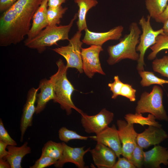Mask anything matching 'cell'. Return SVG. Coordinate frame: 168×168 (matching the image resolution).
<instances>
[{"label":"cell","mask_w":168,"mask_h":168,"mask_svg":"<svg viewBox=\"0 0 168 168\" xmlns=\"http://www.w3.org/2000/svg\"><path fill=\"white\" fill-rule=\"evenodd\" d=\"M43 0H18L0 17V46L16 45L27 35L33 16Z\"/></svg>","instance_id":"obj_1"},{"label":"cell","mask_w":168,"mask_h":168,"mask_svg":"<svg viewBox=\"0 0 168 168\" xmlns=\"http://www.w3.org/2000/svg\"><path fill=\"white\" fill-rule=\"evenodd\" d=\"M56 64L57 71L49 77L55 94L53 102L59 104L61 108L65 111L67 115L71 114L72 109L82 114L84 112L74 105L72 100V95L75 89L67 78L68 68L61 59L56 62Z\"/></svg>","instance_id":"obj_2"},{"label":"cell","mask_w":168,"mask_h":168,"mask_svg":"<svg viewBox=\"0 0 168 168\" xmlns=\"http://www.w3.org/2000/svg\"><path fill=\"white\" fill-rule=\"evenodd\" d=\"M129 30L128 34L121 38L119 43L108 46L109 57L107 61L109 65H114L126 59L138 60L139 54L137 52L136 47L139 42L142 31L136 22L130 24Z\"/></svg>","instance_id":"obj_3"},{"label":"cell","mask_w":168,"mask_h":168,"mask_svg":"<svg viewBox=\"0 0 168 168\" xmlns=\"http://www.w3.org/2000/svg\"><path fill=\"white\" fill-rule=\"evenodd\" d=\"M77 17L76 13L69 23L66 25L48 26L38 35L32 39L24 41L25 46L36 49L40 54L43 52L47 47L57 45L61 40H69V33L74 21Z\"/></svg>","instance_id":"obj_4"},{"label":"cell","mask_w":168,"mask_h":168,"mask_svg":"<svg viewBox=\"0 0 168 168\" xmlns=\"http://www.w3.org/2000/svg\"><path fill=\"white\" fill-rule=\"evenodd\" d=\"M163 92L161 88L154 85L150 92H142L135 108L136 112L148 113L153 114L156 119L168 121V116L163 104Z\"/></svg>","instance_id":"obj_5"},{"label":"cell","mask_w":168,"mask_h":168,"mask_svg":"<svg viewBox=\"0 0 168 168\" xmlns=\"http://www.w3.org/2000/svg\"><path fill=\"white\" fill-rule=\"evenodd\" d=\"M151 18L149 15L147 16V19L143 16L138 22L142 30V33L136 47L137 51L139 52L136 67L138 71L144 70V56L147 49L156 43V38L159 35L165 34L162 28L157 30L153 29L151 24Z\"/></svg>","instance_id":"obj_6"},{"label":"cell","mask_w":168,"mask_h":168,"mask_svg":"<svg viewBox=\"0 0 168 168\" xmlns=\"http://www.w3.org/2000/svg\"><path fill=\"white\" fill-rule=\"evenodd\" d=\"M81 32L77 31L68 40V45L61 46L52 50L63 57L66 61V66L76 68L79 72H83L81 55L82 45L83 43L81 40Z\"/></svg>","instance_id":"obj_7"},{"label":"cell","mask_w":168,"mask_h":168,"mask_svg":"<svg viewBox=\"0 0 168 168\" xmlns=\"http://www.w3.org/2000/svg\"><path fill=\"white\" fill-rule=\"evenodd\" d=\"M81 115V122L85 131L87 133L98 134L108 126L114 118V113L105 108L98 114L89 115L83 113Z\"/></svg>","instance_id":"obj_8"},{"label":"cell","mask_w":168,"mask_h":168,"mask_svg":"<svg viewBox=\"0 0 168 168\" xmlns=\"http://www.w3.org/2000/svg\"><path fill=\"white\" fill-rule=\"evenodd\" d=\"M103 50L102 46L95 45L82 48V69L83 72L89 78H92L96 73L105 75L102 68L99 58L100 53Z\"/></svg>","instance_id":"obj_9"},{"label":"cell","mask_w":168,"mask_h":168,"mask_svg":"<svg viewBox=\"0 0 168 168\" xmlns=\"http://www.w3.org/2000/svg\"><path fill=\"white\" fill-rule=\"evenodd\" d=\"M119 135L122 144V155L130 161L132 153L137 144L138 133L133 124L118 119L116 122Z\"/></svg>","instance_id":"obj_10"},{"label":"cell","mask_w":168,"mask_h":168,"mask_svg":"<svg viewBox=\"0 0 168 168\" xmlns=\"http://www.w3.org/2000/svg\"><path fill=\"white\" fill-rule=\"evenodd\" d=\"M39 89V87L37 88L32 87L28 92L21 120L20 129L21 136L20 141L21 142L23 141L25 133L27 128L32 125L33 116L35 113V104L37 100V92Z\"/></svg>","instance_id":"obj_11"},{"label":"cell","mask_w":168,"mask_h":168,"mask_svg":"<svg viewBox=\"0 0 168 168\" xmlns=\"http://www.w3.org/2000/svg\"><path fill=\"white\" fill-rule=\"evenodd\" d=\"M124 27L121 25L104 32H92L87 28L85 30V35L82 41L88 45L102 46L109 40H117L120 39Z\"/></svg>","instance_id":"obj_12"},{"label":"cell","mask_w":168,"mask_h":168,"mask_svg":"<svg viewBox=\"0 0 168 168\" xmlns=\"http://www.w3.org/2000/svg\"><path fill=\"white\" fill-rule=\"evenodd\" d=\"M62 143L63 151L61 157L54 165L56 168H61L68 162L74 164L78 168L85 167L84 156L85 154L90 152V147L84 150V147H74L67 145L64 142Z\"/></svg>","instance_id":"obj_13"},{"label":"cell","mask_w":168,"mask_h":168,"mask_svg":"<svg viewBox=\"0 0 168 168\" xmlns=\"http://www.w3.org/2000/svg\"><path fill=\"white\" fill-rule=\"evenodd\" d=\"M90 138L113 150L117 157L122 155V144L118 129L114 124L111 127L108 126L96 136H91Z\"/></svg>","instance_id":"obj_14"},{"label":"cell","mask_w":168,"mask_h":168,"mask_svg":"<svg viewBox=\"0 0 168 168\" xmlns=\"http://www.w3.org/2000/svg\"><path fill=\"white\" fill-rule=\"evenodd\" d=\"M93 162L99 168H112L116 162L117 155L108 147L97 142L95 147L90 151Z\"/></svg>","instance_id":"obj_15"},{"label":"cell","mask_w":168,"mask_h":168,"mask_svg":"<svg viewBox=\"0 0 168 168\" xmlns=\"http://www.w3.org/2000/svg\"><path fill=\"white\" fill-rule=\"evenodd\" d=\"M168 138L166 132L161 127L149 126L142 133H138L137 144L143 149L159 144Z\"/></svg>","instance_id":"obj_16"},{"label":"cell","mask_w":168,"mask_h":168,"mask_svg":"<svg viewBox=\"0 0 168 168\" xmlns=\"http://www.w3.org/2000/svg\"><path fill=\"white\" fill-rule=\"evenodd\" d=\"M161 164L168 165V149L159 145L144 152L143 166L147 168H161Z\"/></svg>","instance_id":"obj_17"},{"label":"cell","mask_w":168,"mask_h":168,"mask_svg":"<svg viewBox=\"0 0 168 168\" xmlns=\"http://www.w3.org/2000/svg\"><path fill=\"white\" fill-rule=\"evenodd\" d=\"M48 0H43L33 16L31 27L26 40H29L34 38L48 26Z\"/></svg>","instance_id":"obj_18"},{"label":"cell","mask_w":168,"mask_h":168,"mask_svg":"<svg viewBox=\"0 0 168 168\" xmlns=\"http://www.w3.org/2000/svg\"><path fill=\"white\" fill-rule=\"evenodd\" d=\"M38 87L40 92L37 95V105L35 113L40 114L45 109L48 103L54 100L55 94L53 84L50 79L44 78L41 79Z\"/></svg>","instance_id":"obj_19"},{"label":"cell","mask_w":168,"mask_h":168,"mask_svg":"<svg viewBox=\"0 0 168 168\" xmlns=\"http://www.w3.org/2000/svg\"><path fill=\"white\" fill-rule=\"evenodd\" d=\"M28 144V142H26L19 147L14 145L7 146L8 154L3 158L9 162L11 168H22L21 165L23 158L31 152V149Z\"/></svg>","instance_id":"obj_20"},{"label":"cell","mask_w":168,"mask_h":168,"mask_svg":"<svg viewBox=\"0 0 168 168\" xmlns=\"http://www.w3.org/2000/svg\"><path fill=\"white\" fill-rule=\"evenodd\" d=\"M74 1L78 7L77 25L78 31L81 32L87 28L86 20L87 12L98 2L96 0H74Z\"/></svg>","instance_id":"obj_21"},{"label":"cell","mask_w":168,"mask_h":168,"mask_svg":"<svg viewBox=\"0 0 168 168\" xmlns=\"http://www.w3.org/2000/svg\"><path fill=\"white\" fill-rule=\"evenodd\" d=\"M125 121L129 124H138L144 126L145 125L161 127L162 125L156 121V118L152 114L149 113L147 117L142 116V114L135 112L128 113L124 116Z\"/></svg>","instance_id":"obj_22"},{"label":"cell","mask_w":168,"mask_h":168,"mask_svg":"<svg viewBox=\"0 0 168 168\" xmlns=\"http://www.w3.org/2000/svg\"><path fill=\"white\" fill-rule=\"evenodd\" d=\"M63 151L62 142L58 143L50 140L44 145L41 155L49 156L58 161L62 156Z\"/></svg>","instance_id":"obj_23"},{"label":"cell","mask_w":168,"mask_h":168,"mask_svg":"<svg viewBox=\"0 0 168 168\" xmlns=\"http://www.w3.org/2000/svg\"><path fill=\"white\" fill-rule=\"evenodd\" d=\"M168 0H146V8L149 15L154 19L161 14L166 7Z\"/></svg>","instance_id":"obj_24"},{"label":"cell","mask_w":168,"mask_h":168,"mask_svg":"<svg viewBox=\"0 0 168 168\" xmlns=\"http://www.w3.org/2000/svg\"><path fill=\"white\" fill-rule=\"evenodd\" d=\"M138 72L142 78L140 84L142 87H148L153 84L159 85L163 86V84H168V80L158 77L152 72L145 71L144 70Z\"/></svg>","instance_id":"obj_25"},{"label":"cell","mask_w":168,"mask_h":168,"mask_svg":"<svg viewBox=\"0 0 168 168\" xmlns=\"http://www.w3.org/2000/svg\"><path fill=\"white\" fill-rule=\"evenodd\" d=\"M152 52L147 56L149 60H154L157 54L164 49H168V35L165 34L159 35L156 38V42L150 47Z\"/></svg>","instance_id":"obj_26"},{"label":"cell","mask_w":168,"mask_h":168,"mask_svg":"<svg viewBox=\"0 0 168 168\" xmlns=\"http://www.w3.org/2000/svg\"><path fill=\"white\" fill-rule=\"evenodd\" d=\"M68 9V7H63L62 6L56 7H49L47 11V20L48 26L58 25L60 19Z\"/></svg>","instance_id":"obj_27"},{"label":"cell","mask_w":168,"mask_h":168,"mask_svg":"<svg viewBox=\"0 0 168 168\" xmlns=\"http://www.w3.org/2000/svg\"><path fill=\"white\" fill-rule=\"evenodd\" d=\"M58 138L62 142L67 143L72 140H86L91 136H84L77 133L75 131L68 129L65 127H61L58 130Z\"/></svg>","instance_id":"obj_28"},{"label":"cell","mask_w":168,"mask_h":168,"mask_svg":"<svg viewBox=\"0 0 168 168\" xmlns=\"http://www.w3.org/2000/svg\"><path fill=\"white\" fill-rule=\"evenodd\" d=\"M153 70L168 78V55L161 58H155L152 63Z\"/></svg>","instance_id":"obj_29"},{"label":"cell","mask_w":168,"mask_h":168,"mask_svg":"<svg viewBox=\"0 0 168 168\" xmlns=\"http://www.w3.org/2000/svg\"><path fill=\"white\" fill-rule=\"evenodd\" d=\"M143 149L137 144L132 153L130 161L136 168H141L143 166L144 151Z\"/></svg>","instance_id":"obj_30"},{"label":"cell","mask_w":168,"mask_h":168,"mask_svg":"<svg viewBox=\"0 0 168 168\" xmlns=\"http://www.w3.org/2000/svg\"><path fill=\"white\" fill-rule=\"evenodd\" d=\"M57 161L47 156H41L30 168H44L54 165Z\"/></svg>","instance_id":"obj_31"},{"label":"cell","mask_w":168,"mask_h":168,"mask_svg":"<svg viewBox=\"0 0 168 168\" xmlns=\"http://www.w3.org/2000/svg\"><path fill=\"white\" fill-rule=\"evenodd\" d=\"M114 82L109 83L108 86L112 93L111 98L115 99L118 96H120V91L124 83L120 80L118 75L114 76Z\"/></svg>","instance_id":"obj_32"},{"label":"cell","mask_w":168,"mask_h":168,"mask_svg":"<svg viewBox=\"0 0 168 168\" xmlns=\"http://www.w3.org/2000/svg\"><path fill=\"white\" fill-rule=\"evenodd\" d=\"M136 90L133 88L131 85L124 83L120 91V96L127 98L131 102H134L136 99Z\"/></svg>","instance_id":"obj_33"},{"label":"cell","mask_w":168,"mask_h":168,"mask_svg":"<svg viewBox=\"0 0 168 168\" xmlns=\"http://www.w3.org/2000/svg\"><path fill=\"white\" fill-rule=\"evenodd\" d=\"M0 140L8 145L16 146V142L10 136L5 128L2 119H0Z\"/></svg>","instance_id":"obj_34"},{"label":"cell","mask_w":168,"mask_h":168,"mask_svg":"<svg viewBox=\"0 0 168 168\" xmlns=\"http://www.w3.org/2000/svg\"><path fill=\"white\" fill-rule=\"evenodd\" d=\"M112 168H136L129 160L124 157L118 158Z\"/></svg>","instance_id":"obj_35"},{"label":"cell","mask_w":168,"mask_h":168,"mask_svg":"<svg viewBox=\"0 0 168 168\" xmlns=\"http://www.w3.org/2000/svg\"><path fill=\"white\" fill-rule=\"evenodd\" d=\"M18 0H0V12H3Z\"/></svg>","instance_id":"obj_36"},{"label":"cell","mask_w":168,"mask_h":168,"mask_svg":"<svg viewBox=\"0 0 168 168\" xmlns=\"http://www.w3.org/2000/svg\"><path fill=\"white\" fill-rule=\"evenodd\" d=\"M168 18V4L163 12L155 20L156 22L163 23Z\"/></svg>","instance_id":"obj_37"},{"label":"cell","mask_w":168,"mask_h":168,"mask_svg":"<svg viewBox=\"0 0 168 168\" xmlns=\"http://www.w3.org/2000/svg\"><path fill=\"white\" fill-rule=\"evenodd\" d=\"M67 0H48V6L49 7H56L62 6Z\"/></svg>","instance_id":"obj_38"},{"label":"cell","mask_w":168,"mask_h":168,"mask_svg":"<svg viewBox=\"0 0 168 168\" xmlns=\"http://www.w3.org/2000/svg\"><path fill=\"white\" fill-rule=\"evenodd\" d=\"M8 144L0 140V158L5 157L8 154V151L6 149Z\"/></svg>","instance_id":"obj_39"},{"label":"cell","mask_w":168,"mask_h":168,"mask_svg":"<svg viewBox=\"0 0 168 168\" xmlns=\"http://www.w3.org/2000/svg\"><path fill=\"white\" fill-rule=\"evenodd\" d=\"M0 168H11V166L9 162L3 158H0Z\"/></svg>","instance_id":"obj_40"},{"label":"cell","mask_w":168,"mask_h":168,"mask_svg":"<svg viewBox=\"0 0 168 168\" xmlns=\"http://www.w3.org/2000/svg\"><path fill=\"white\" fill-rule=\"evenodd\" d=\"M163 29L164 34L168 35V18L163 23Z\"/></svg>","instance_id":"obj_41"}]
</instances>
